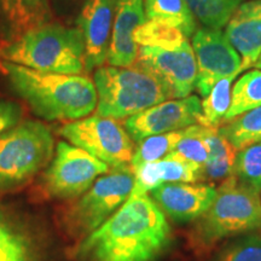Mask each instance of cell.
Masks as SVG:
<instances>
[{
	"mask_svg": "<svg viewBox=\"0 0 261 261\" xmlns=\"http://www.w3.org/2000/svg\"><path fill=\"white\" fill-rule=\"evenodd\" d=\"M25 234L8 220L4 214L0 213V248L9 246L18 241L25 240Z\"/></svg>",
	"mask_w": 261,
	"mask_h": 261,
	"instance_id": "4dcf8cb0",
	"label": "cell"
},
{
	"mask_svg": "<svg viewBox=\"0 0 261 261\" xmlns=\"http://www.w3.org/2000/svg\"><path fill=\"white\" fill-rule=\"evenodd\" d=\"M50 22V0H0V46Z\"/></svg>",
	"mask_w": 261,
	"mask_h": 261,
	"instance_id": "e0dca14e",
	"label": "cell"
},
{
	"mask_svg": "<svg viewBox=\"0 0 261 261\" xmlns=\"http://www.w3.org/2000/svg\"><path fill=\"white\" fill-rule=\"evenodd\" d=\"M171 242V226L151 196H129L76 249L79 261H154Z\"/></svg>",
	"mask_w": 261,
	"mask_h": 261,
	"instance_id": "6da1fadb",
	"label": "cell"
},
{
	"mask_svg": "<svg viewBox=\"0 0 261 261\" xmlns=\"http://www.w3.org/2000/svg\"><path fill=\"white\" fill-rule=\"evenodd\" d=\"M218 190L197 182H167L151 191L152 200L169 219L187 223L198 219L211 208Z\"/></svg>",
	"mask_w": 261,
	"mask_h": 261,
	"instance_id": "5bb4252c",
	"label": "cell"
},
{
	"mask_svg": "<svg viewBox=\"0 0 261 261\" xmlns=\"http://www.w3.org/2000/svg\"><path fill=\"white\" fill-rule=\"evenodd\" d=\"M117 0H86L77 15L85 50V71L103 67L108 60Z\"/></svg>",
	"mask_w": 261,
	"mask_h": 261,
	"instance_id": "4fadbf2b",
	"label": "cell"
},
{
	"mask_svg": "<svg viewBox=\"0 0 261 261\" xmlns=\"http://www.w3.org/2000/svg\"><path fill=\"white\" fill-rule=\"evenodd\" d=\"M219 130L237 151L261 142V107L230 120Z\"/></svg>",
	"mask_w": 261,
	"mask_h": 261,
	"instance_id": "603a6c76",
	"label": "cell"
},
{
	"mask_svg": "<svg viewBox=\"0 0 261 261\" xmlns=\"http://www.w3.org/2000/svg\"><path fill=\"white\" fill-rule=\"evenodd\" d=\"M207 127L192 125L182 129V136L171 154L189 162L204 167L208 160V146L205 142Z\"/></svg>",
	"mask_w": 261,
	"mask_h": 261,
	"instance_id": "4316f807",
	"label": "cell"
},
{
	"mask_svg": "<svg viewBox=\"0 0 261 261\" xmlns=\"http://www.w3.org/2000/svg\"><path fill=\"white\" fill-rule=\"evenodd\" d=\"M51 2V6L54 5L55 8H57L63 14H67V12L71 11V10L77 9L80 6H83V4L86 0H50Z\"/></svg>",
	"mask_w": 261,
	"mask_h": 261,
	"instance_id": "1f68e13d",
	"label": "cell"
},
{
	"mask_svg": "<svg viewBox=\"0 0 261 261\" xmlns=\"http://www.w3.org/2000/svg\"><path fill=\"white\" fill-rule=\"evenodd\" d=\"M259 107H261V70L254 69L243 74L234 84L230 108L224 121H230Z\"/></svg>",
	"mask_w": 261,
	"mask_h": 261,
	"instance_id": "44dd1931",
	"label": "cell"
},
{
	"mask_svg": "<svg viewBox=\"0 0 261 261\" xmlns=\"http://www.w3.org/2000/svg\"><path fill=\"white\" fill-rule=\"evenodd\" d=\"M205 142L208 146V160L203 167L204 178L225 180L231 177L237 150L225 138L218 127H207Z\"/></svg>",
	"mask_w": 261,
	"mask_h": 261,
	"instance_id": "d6986e66",
	"label": "cell"
},
{
	"mask_svg": "<svg viewBox=\"0 0 261 261\" xmlns=\"http://www.w3.org/2000/svg\"><path fill=\"white\" fill-rule=\"evenodd\" d=\"M110 171V167L67 142H58L55 158L42 177L44 191L54 198H74L92 187L98 177Z\"/></svg>",
	"mask_w": 261,
	"mask_h": 261,
	"instance_id": "9c48e42d",
	"label": "cell"
},
{
	"mask_svg": "<svg viewBox=\"0 0 261 261\" xmlns=\"http://www.w3.org/2000/svg\"><path fill=\"white\" fill-rule=\"evenodd\" d=\"M254 67L256 68V69H259V70H261V54H260V56H259V58H257L256 60V62L255 63H254Z\"/></svg>",
	"mask_w": 261,
	"mask_h": 261,
	"instance_id": "d6a6232c",
	"label": "cell"
},
{
	"mask_svg": "<svg viewBox=\"0 0 261 261\" xmlns=\"http://www.w3.org/2000/svg\"><path fill=\"white\" fill-rule=\"evenodd\" d=\"M196 19L207 28L220 29L230 19L242 0H185Z\"/></svg>",
	"mask_w": 261,
	"mask_h": 261,
	"instance_id": "484cf974",
	"label": "cell"
},
{
	"mask_svg": "<svg viewBox=\"0 0 261 261\" xmlns=\"http://www.w3.org/2000/svg\"><path fill=\"white\" fill-rule=\"evenodd\" d=\"M144 0H117L107 62L112 67H130L138 58L136 31L146 22Z\"/></svg>",
	"mask_w": 261,
	"mask_h": 261,
	"instance_id": "9a60e30c",
	"label": "cell"
},
{
	"mask_svg": "<svg viewBox=\"0 0 261 261\" xmlns=\"http://www.w3.org/2000/svg\"><path fill=\"white\" fill-rule=\"evenodd\" d=\"M146 18L175 27L187 38L196 33V18L185 0H144Z\"/></svg>",
	"mask_w": 261,
	"mask_h": 261,
	"instance_id": "ffe728a7",
	"label": "cell"
},
{
	"mask_svg": "<svg viewBox=\"0 0 261 261\" xmlns=\"http://www.w3.org/2000/svg\"><path fill=\"white\" fill-rule=\"evenodd\" d=\"M238 76L237 74L230 75L218 81L211 92L201 102L202 116L198 125L205 127H218L224 122L231 103V84Z\"/></svg>",
	"mask_w": 261,
	"mask_h": 261,
	"instance_id": "cb8c5ba5",
	"label": "cell"
},
{
	"mask_svg": "<svg viewBox=\"0 0 261 261\" xmlns=\"http://www.w3.org/2000/svg\"><path fill=\"white\" fill-rule=\"evenodd\" d=\"M202 116L198 96L165 100L127 117L125 128L133 142H140L151 136L174 132L200 123Z\"/></svg>",
	"mask_w": 261,
	"mask_h": 261,
	"instance_id": "7c38bea8",
	"label": "cell"
},
{
	"mask_svg": "<svg viewBox=\"0 0 261 261\" xmlns=\"http://www.w3.org/2000/svg\"><path fill=\"white\" fill-rule=\"evenodd\" d=\"M197 64L195 89L205 97L214 85L230 75L242 73V58L220 29L202 28L192 38Z\"/></svg>",
	"mask_w": 261,
	"mask_h": 261,
	"instance_id": "30bf717a",
	"label": "cell"
},
{
	"mask_svg": "<svg viewBox=\"0 0 261 261\" xmlns=\"http://www.w3.org/2000/svg\"><path fill=\"white\" fill-rule=\"evenodd\" d=\"M135 40L140 46L177 50L189 44L188 38L180 29L160 21L146 19L136 31Z\"/></svg>",
	"mask_w": 261,
	"mask_h": 261,
	"instance_id": "7402d4cb",
	"label": "cell"
},
{
	"mask_svg": "<svg viewBox=\"0 0 261 261\" xmlns=\"http://www.w3.org/2000/svg\"><path fill=\"white\" fill-rule=\"evenodd\" d=\"M136 174L129 165L114 167L99 177L67 213L71 233L85 236L93 232L115 214L128 200L135 187Z\"/></svg>",
	"mask_w": 261,
	"mask_h": 261,
	"instance_id": "52a82bcc",
	"label": "cell"
},
{
	"mask_svg": "<svg viewBox=\"0 0 261 261\" xmlns=\"http://www.w3.org/2000/svg\"><path fill=\"white\" fill-rule=\"evenodd\" d=\"M181 136L182 129L163 133V135L151 136L140 140L138 146L133 152L129 167L136 173L137 169H139L146 163L165 159L166 156L173 151V149L175 148V145L180 140Z\"/></svg>",
	"mask_w": 261,
	"mask_h": 261,
	"instance_id": "d4e9b609",
	"label": "cell"
},
{
	"mask_svg": "<svg viewBox=\"0 0 261 261\" xmlns=\"http://www.w3.org/2000/svg\"><path fill=\"white\" fill-rule=\"evenodd\" d=\"M54 150V136L42 122L25 120L0 133V194L31 181L51 162Z\"/></svg>",
	"mask_w": 261,
	"mask_h": 261,
	"instance_id": "5b68a950",
	"label": "cell"
},
{
	"mask_svg": "<svg viewBox=\"0 0 261 261\" xmlns=\"http://www.w3.org/2000/svg\"><path fill=\"white\" fill-rule=\"evenodd\" d=\"M232 175L242 184L261 191V142L237 151Z\"/></svg>",
	"mask_w": 261,
	"mask_h": 261,
	"instance_id": "83f0119b",
	"label": "cell"
},
{
	"mask_svg": "<svg viewBox=\"0 0 261 261\" xmlns=\"http://www.w3.org/2000/svg\"><path fill=\"white\" fill-rule=\"evenodd\" d=\"M22 108L16 102L0 98V133L21 122Z\"/></svg>",
	"mask_w": 261,
	"mask_h": 261,
	"instance_id": "f546056e",
	"label": "cell"
},
{
	"mask_svg": "<svg viewBox=\"0 0 261 261\" xmlns=\"http://www.w3.org/2000/svg\"><path fill=\"white\" fill-rule=\"evenodd\" d=\"M259 192L240 182L233 175L225 179L211 208L201 217L198 232L202 240L214 243L261 228Z\"/></svg>",
	"mask_w": 261,
	"mask_h": 261,
	"instance_id": "8992f818",
	"label": "cell"
},
{
	"mask_svg": "<svg viewBox=\"0 0 261 261\" xmlns=\"http://www.w3.org/2000/svg\"><path fill=\"white\" fill-rule=\"evenodd\" d=\"M225 35L242 57V70L253 67L261 54V0L240 4L226 23Z\"/></svg>",
	"mask_w": 261,
	"mask_h": 261,
	"instance_id": "2e32d148",
	"label": "cell"
},
{
	"mask_svg": "<svg viewBox=\"0 0 261 261\" xmlns=\"http://www.w3.org/2000/svg\"><path fill=\"white\" fill-rule=\"evenodd\" d=\"M97 90V115L125 119L167 100L163 85L137 65L100 67L94 71Z\"/></svg>",
	"mask_w": 261,
	"mask_h": 261,
	"instance_id": "277c9868",
	"label": "cell"
},
{
	"mask_svg": "<svg viewBox=\"0 0 261 261\" xmlns=\"http://www.w3.org/2000/svg\"><path fill=\"white\" fill-rule=\"evenodd\" d=\"M217 261H261V234H248L227 244Z\"/></svg>",
	"mask_w": 261,
	"mask_h": 261,
	"instance_id": "f1b7e54d",
	"label": "cell"
},
{
	"mask_svg": "<svg viewBox=\"0 0 261 261\" xmlns=\"http://www.w3.org/2000/svg\"><path fill=\"white\" fill-rule=\"evenodd\" d=\"M0 60L46 73L81 75L85 50L81 32L50 22L0 46Z\"/></svg>",
	"mask_w": 261,
	"mask_h": 261,
	"instance_id": "3957f363",
	"label": "cell"
},
{
	"mask_svg": "<svg viewBox=\"0 0 261 261\" xmlns=\"http://www.w3.org/2000/svg\"><path fill=\"white\" fill-rule=\"evenodd\" d=\"M130 196L146 195L167 182H197L204 178L203 167L173 154L149 162L136 171Z\"/></svg>",
	"mask_w": 261,
	"mask_h": 261,
	"instance_id": "ac0fdd59",
	"label": "cell"
},
{
	"mask_svg": "<svg viewBox=\"0 0 261 261\" xmlns=\"http://www.w3.org/2000/svg\"><path fill=\"white\" fill-rule=\"evenodd\" d=\"M0 71L33 112L47 121L84 119L97 107V90L89 76L46 73L4 60Z\"/></svg>",
	"mask_w": 261,
	"mask_h": 261,
	"instance_id": "7a4b0ae2",
	"label": "cell"
},
{
	"mask_svg": "<svg viewBox=\"0 0 261 261\" xmlns=\"http://www.w3.org/2000/svg\"><path fill=\"white\" fill-rule=\"evenodd\" d=\"M135 64L155 76L169 98L189 97L195 90L197 64L190 44L177 50L142 46Z\"/></svg>",
	"mask_w": 261,
	"mask_h": 261,
	"instance_id": "8fae6325",
	"label": "cell"
},
{
	"mask_svg": "<svg viewBox=\"0 0 261 261\" xmlns=\"http://www.w3.org/2000/svg\"><path fill=\"white\" fill-rule=\"evenodd\" d=\"M61 136L77 148L84 149L109 167L129 165L135 143L126 128L116 120L99 115L68 122Z\"/></svg>",
	"mask_w": 261,
	"mask_h": 261,
	"instance_id": "ba28073f",
	"label": "cell"
}]
</instances>
